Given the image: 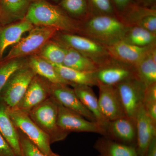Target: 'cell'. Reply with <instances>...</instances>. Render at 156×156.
Instances as JSON below:
<instances>
[{"instance_id": "f1b7e54d", "label": "cell", "mask_w": 156, "mask_h": 156, "mask_svg": "<svg viewBox=\"0 0 156 156\" xmlns=\"http://www.w3.org/2000/svg\"><path fill=\"white\" fill-rule=\"evenodd\" d=\"M60 6L66 12L76 17L84 18L88 11L87 0H62Z\"/></svg>"}, {"instance_id": "f35d334b", "label": "cell", "mask_w": 156, "mask_h": 156, "mask_svg": "<svg viewBox=\"0 0 156 156\" xmlns=\"http://www.w3.org/2000/svg\"><path fill=\"white\" fill-rule=\"evenodd\" d=\"M150 1H151V2H154L156 0H149Z\"/></svg>"}, {"instance_id": "7c38bea8", "label": "cell", "mask_w": 156, "mask_h": 156, "mask_svg": "<svg viewBox=\"0 0 156 156\" xmlns=\"http://www.w3.org/2000/svg\"><path fill=\"white\" fill-rule=\"evenodd\" d=\"M51 96L50 82L36 75L15 108L28 114L34 108Z\"/></svg>"}, {"instance_id": "e575fe53", "label": "cell", "mask_w": 156, "mask_h": 156, "mask_svg": "<svg viewBox=\"0 0 156 156\" xmlns=\"http://www.w3.org/2000/svg\"><path fill=\"white\" fill-rule=\"evenodd\" d=\"M143 105L148 115L156 122V101L144 102Z\"/></svg>"}, {"instance_id": "ac0fdd59", "label": "cell", "mask_w": 156, "mask_h": 156, "mask_svg": "<svg viewBox=\"0 0 156 156\" xmlns=\"http://www.w3.org/2000/svg\"><path fill=\"white\" fill-rule=\"evenodd\" d=\"M33 0H0V27L24 19Z\"/></svg>"}, {"instance_id": "8992f818", "label": "cell", "mask_w": 156, "mask_h": 156, "mask_svg": "<svg viewBox=\"0 0 156 156\" xmlns=\"http://www.w3.org/2000/svg\"><path fill=\"white\" fill-rule=\"evenodd\" d=\"M56 29L43 26H34L25 37L21 38L13 47L2 61L21 58L36 52L56 34Z\"/></svg>"}, {"instance_id": "2e32d148", "label": "cell", "mask_w": 156, "mask_h": 156, "mask_svg": "<svg viewBox=\"0 0 156 156\" xmlns=\"http://www.w3.org/2000/svg\"><path fill=\"white\" fill-rule=\"evenodd\" d=\"M155 44L147 47H139L120 40L105 46L110 56L113 59L134 66L142 59L152 46Z\"/></svg>"}, {"instance_id": "5bb4252c", "label": "cell", "mask_w": 156, "mask_h": 156, "mask_svg": "<svg viewBox=\"0 0 156 156\" xmlns=\"http://www.w3.org/2000/svg\"><path fill=\"white\" fill-rule=\"evenodd\" d=\"M50 89L51 96L57 103L78 113L89 121L96 122L94 115L83 105L73 89L65 84L52 83H50Z\"/></svg>"}, {"instance_id": "e0dca14e", "label": "cell", "mask_w": 156, "mask_h": 156, "mask_svg": "<svg viewBox=\"0 0 156 156\" xmlns=\"http://www.w3.org/2000/svg\"><path fill=\"white\" fill-rule=\"evenodd\" d=\"M34 27V26L25 19L0 27V62L7 48L17 44L23 34Z\"/></svg>"}, {"instance_id": "1f68e13d", "label": "cell", "mask_w": 156, "mask_h": 156, "mask_svg": "<svg viewBox=\"0 0 156 156\" xmlns=\"http://www.w3.org/2000/svg\"><path fill=\"white\" fill-rule=\"evenodd\" d=\"M98 15H113V9L110 0H89Z\"/></svg>"}, {"instance_id": "5b68a950", "label": "cell", "mask_w": 156, "mask_h": 156, "mask_svg": "<svg viewBox=\"0 0 156 156\" xmlns=\"http://www.w3.org/2000/svg\"><path fill=\"white\" fill-rule=\"evenodd\" d=\"M7 108L17 130L21 131L44 154L51 156L53 152L50 147V138L33 121L28 114L17 108L7 107Z\"/></svg>"}, {"instance_id": "7402d4cb", "label": "cell", "mask_w": 156, "mask_h": 156, "mask_svg": "<svg viewBox=\"0 0 156 156\" xmlns=\"http://www.w3.org/2000/svg\"><path fill=\"white\" fill-rule=\"evenodd\" d=\"M94 147L98 156H138L135 147L116 142L105 136L98 140Z\"/></svg>"}, {"instance_id": "277c9868", "label": "cell", "mask_w": 156, "mask_h": 156, "mask_svg": "<svg viewBox=\"0 0 156 156\" xmlns=\"http://www.w3.org/2000/svg\"><path fill=\"white\" fill-rule=\"evenodd\" d=\"M58 41L90 58L98 67L112 58L105 45L81 35L62 32L58 35Z\"/></svg>"}, {"instance_id": "d4e9b609", "label": "cell", "mask_w": 156, "mask_h": 156, "mask_svg": "<svg viewBox=\"0 0 156 156\" xmlns=\"http://www.w3.org/2000/svg\"><path fill=\"white\" fill-rule=\"evenodd\" d=\"M62 45L66 49L65 56L62 64L64 66L81 71L89 72L96 71L98 68L97 65L90 58L72 48Z\"/></svg>"}, {"instance_id": "30bf717a", "label": "cell", "mask_w": 156, "mask_h": 156, "mask_svg": "<svg viewBox=\"0 0 156 156\" xmlns=\"http://www.w3.org/2000/svg\"><path fill=\"white\" fill-rule=\"evenodd\" d=\"M98 102L101 112L108 121L126 116L121 98L115 86L98 83Z\"/></svg>"}, {"instance_id": "4316f807", "label": "cell", "mask_w": 156, "mask_h": 156, "mask_svg": "<svg viewBox=\"0 0 156 156\" xmlns=\"http://www.w3.org/2000/svg\"><path fill=\"white\" fill-rule=\"evenodd\" d=\"M65 54V48L60 43L49 41L41 48L39 56L52 64H62Z\"/></svg>"}, {"instance_id": "8fae6325", "label": "cell", "mask_w": 156, "mask_h": 156, "mask_svg": "<svg viewBox=\"0 0 156 156\" xmlns=\"http://www.w3.org/2000/svg\"><path fill=\"white\" fill-rule=\"evenodd\" d=\"M98 83L115 86L128 79L135 77L134 66L120 62L112 58L98 67L95 72Z\"/></svg>"}, {"instance_id": "484cf974", "label": "cell", "mask_w": 156, "mask_h": 156, "mask_svg": "<svg viewBox=\"0 0 156 156\" xmlns=\"http://www.w3.org/2000/svg\"><path fill=\"white\" fill-rule=\"evenodd\" d=\"M122 40L137 47H147L156 43V34L140 27H128Z\"/></svg>"}, {"instance_id": "4dcf8cb0", "label": "cell", "mask_w": 156, "mask_h": 156, "mask_svg": "<svg viewBox=\"0 0 156 156\" xmlns=\"http://www.w3.org/2000/svg\"><path fill=\"white\" fill-rule=\"evenodd\" d=\"M134 26L145 29L156 34V14L155 11L147 10L144 12Z\"/></svg>"}, {"instance_id": "6da1fadb", "label": "cell", "mask_w": 156, "mask_h": 156, "mask_svg": "<svg viewBox=\"0 0 156 156\" xmlns=\"http://www.w3.org/2000/svg\"><path fill=\"white\" fill-rule=\"evenodd\" d=\"M24 19L34 26L56 29L58 31L80 34L82 22L76 20L57 6L45 0H33Z\"/></svg>"}, {"instance_id": "d6a6232c", "label": "cell", "mask_w": 156, "mask_h": 156, "mask_svg": "<svg viewBox=\"0 0 156 156\" xmlns=\"http://www.w3.org/2000/svg\"><path fill=\"white\" fill-rule=\"evenodd\" d=\"M0 156H17L8 143L0 134Z\"/></svg>"}, {"instance_id": "9a60e30c", "label": "cell", "mask_w": 156, "mask_h": 156, "mask_svg": "<svg viewBox=\"0 0 156 156\" xmlns=\"http://www.w3.org/2000/svg\"><path fill=\"white\" fill-rule=\"evenodd\" d=\"M135 119L136 127V151L138 156H144L149 145L156 137V122L148 115L143 104L138 109Z\"/></svg>"}, {"instance_id": "ab89813d", "label": "cell", "mask_w": 156, "mask_h": 156, "mask_svg": "<svg viewBox=\"0 0 156 156\" xmlns=\"http://www.w3.org/2000/svg\"><path fill=\"white\" fill-rule=\"evenodd\" d=\"M53 1H58V0H53Z\"/></svg>"}, {"instance_id": "8d00e7d4", "label": "cell", "mask_w": 156, "mask_h": 156, "mask_svg": "<svg viewBox=\"0 0 156 156\" xmlns=\"http://www.w3.org/2000/svg\"><path fill=\"white\" fill-rule=\"evenodd\" d=\"M116 5L120 9L126 8L129 5L131 0H113Z\"/></svg>"}, {"instance_id": "7a4b0ae2", "label": "cell", "mask_w": 156, "mask_h": 156, "mask_svg": "<svg viewBox=\"0 0 156 156\" xmlns=\"http://www.w3.org/2000/svg\"><path fill=\"white\" fill-rule=\"evenodd\" d=\"M128 27L113 15H94L82 22L80 35L107 46L122 40Z\"/></svg>"}, {"instance_id": "3957f363", "label": "cell", "mask_w": 156, "mask_h": 156, "mask_svg": "<svg viewBox=\"0 0 156 156\" xmlns=\"http://www.w3.org/2000/svg\"><path fill=\"white\" fill-rule=\"evenodd\" d=\"M58 103L51 96L28 113L33 121L48 135L51 144L63 140L69 134L58 126Z\"/></svg>"}, {"instance_id": "74e56055", "label": "cell", "mask_w": 156, "mask_h": 156, "mask_svg": "<svg viewBox=\"0 0 156 156\" xmlns=\"http://www.w3.org/2000/svg\"><path fill=\"white\" fill-rule=\"evenodd\" d=\"M51 156H61L57 154L54 153H53V154H52Z\"/></svg>"}, {"instance_id": "44dd1931", "label": "cell", "mask_w": 156, "mask_h": 156, "mask_svg": "<svg viewBox=\"0 0 156 156\" xmlns=\"http://www.w3.org/2000/svg\"><path fill=\"white\" fill-rule=\"evenodd\" d=\"M0 134L17 156H20L19 132L9 116L5 105H0Z\"/></svg>"}, {"instance_id": "d6986e66", "label": "cell", "mask_w": 156, "mask_h": 156, "mask_svg": "<svg viewBox=\"0 0 156 156\" xmlns=\"http://www.w3.org/2000/svg\"><path fill=\"white\" fill-rule=\"evenodd\" d=\"M134 68L135 78L145 87L156 83V44Z\"/></svg>"}, {"instance_id": "52a82bcc", "label": "cell", "mask_w": 156, "mask_h": 156, "mask_svg": "<svg viewBox=\"0 0 156 156\" xmlns=\"http://www.w3.org/2000/svg\"><path fill=\"white\" fill-rule=\"evenodd\" d=\"M36 75L28 64H26L11 76L0 95L7 107H17Z\"/></svg>"}, {"instance_id": "ffe728a7", "label": "cell", "mask_w": 156, "mask_h": 156, "mask_svg": "<svg viewBox=\"0 0 156 156\" xmlns=\"http://www.w3.org/2000/svg\"><path fill=\"white\" fill-rule=\"evenodd\" d=\"M77 96L86 108L94 115L96 122L105 131L108 121L101 112L98 99L91 87L85 85H75L73 86Z\"/></svg>"}, {"instance_id": "9c48e42d", "label": "cell", "mask_w": 156, "mask_h": 156, "mask_svg": "<svg viewBox=\"0 0 156 156\" xmlns=\"http://www.w3.org/2000/svg\"><path fill=\"white\" fill-rule=\"evenodd\" d=\"M121 98L126 115L135 119L136 112L143 104L145 87L135 77L115 85Z\"/></svg>"}, {"instance_id": "836d02e7", "label": "cell", "mask_w": 156, "mask_h": 156, "mask_svg": "<svg viewBox=\"0 0 156 156\" xmlns=\"http://www.w3.org/2000/svg\"><path fill=\"white\" fill-rule=\"evenodd\" d=\"M156 101V83L146 87L143 103Z\"/></svg>"}, {"instance_id": "f546056e", "label": "cell", "mask_w": 156, "mask_h": 156, "mask_svg": "<svg viewBox=\"0 0 156 156\" xmlns=\"http://www.w3.org/2000/svg\"><path fill=\"white\" fill-rule=\"evenodd\" d=\"M18 131L20 142V156H48L39 149L21 131Z\"/></svg>"}, {"instance_id": "603a6c76", "label": "cell", "mask_w": 156, "mask_h": 156, "mask_svg": "<svg viewBox=\"0 0 156 156\" xmlns=\"http://www.w3.org/2000/svg\"><path fill=\"white\" fill-rule=\"evenodd\" d=\"M52 64L62 78L72 87L75 85H85L90 87L98 85L95 72L81 71L62 64Z\"/></svg>"}, {"instance_id": "ba28073f", "label": "cell", "mask_w": 156, "mask_h": 156, "mask_svg": "<svg viewBox=\"0 0 156 156\" xmlns=\"http://www.w3.org/2000/svg\"><path fill=\"white\" fill-rule=\"evenodd\" d=\"M57 124L65 132H92L105 136V131L95 122L87 119L78 113L58 104Z\"/></svg>"}, {"instance_id": "cb8c5ba5", "label": "cell", "mask_w": 156, "mask_h": 156, "mask_svg": "<svg viewBox=\"0 0 156 156\" xmlns=\"http://www.w3.org/2000/svg\"><path fill=\"white\" fill-rule=\"evenodd\" d=\"M28 65L37 75L44 78L50 83L70 85L59 76L52 63L40 56H31Z\"/></svg>"}, {"instance_id": "d590c367", "label": "cell", "mask_w": 156, "mask_h": 156, "mask_svg": "<svg viewBox=\"0 0 156 156\" xmlns=\"http://www.w3.org/2000/svg\"><path fill=\"white\" fill-rule=\"evenodd\" d=\"M144 156H156V137L153 139L149 145Z\"/></svg>"}, {"instance_id": "83f0119b", "label": "cell", "mask_w": 156, "mask_h": 156, "mask_svg": "<svg viewBox=\"0 0 156 156\" xmlns=\"http://www.w3.org/2000/svg\"><path fill=\"white\" fill-rule=\"evenodd\" d=\"M26 64L21 58L5 60L0 62V95L11 76Z\"/></svg>"}, {"instance_id": "4fadbf2b", "label": "cell", "mask_w": 156, "mask_h": 156, "mask_svg": "<svg viewBox=\"0 0 156 156\" xmlns=\"http://www.w3.org/2000/svg\"><path fill=\"white\" fill-rule=\"evenodd\" d=\"M105 136L116 142L136 146L135 119L126 116L109 121L105 128Z\"/></svg>"}]
</instances>
